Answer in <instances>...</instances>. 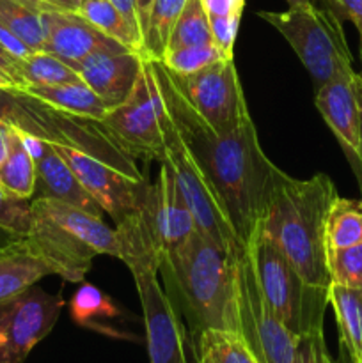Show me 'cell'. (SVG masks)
<instances>
[{
  "mask_svg": "<svg viewBox=\"0 0 362 363\" xmlns=\"http://www.w3.org/2000/svg\"><path fill=\"white\" fill-rule=\"evenodd\" d=\"M153 67L165 108L215 184L234 233L247 248L283 170L263 152L251 116L231 130L215 131L185 98L162 60H153Z\"/></svg>",
  "mask_w": 362,
  "mask_h": 363,
  "instance_id": "cell-1",
  "label": "cell"
},
{
  "mask_svg": "<svg viewBox=\"0 0 362 363\" xmlns=\"http://www.w3.org/2000/svg\"><path fill=\"white\" fill-rule=\"evenodd\" d=\"M238 257L194 233L187 243L160 259L163 289L194 339L206 330L240 333Z\"/></svg>",
  "mask_w": 362,
  "mask_h": 363,
  "instance_id": "cell-2",
  "label": "cell"
},
{
  "mask_svg": "<svg viewBox=\"0 0 362 363\" xmlns=\"http://www.w3.org/2000/svg\"><path fill=\"white\" fill-rule=\"evenodd\" d=\"M337 190L327 174L295 179L280 172L258 230L272 241L307 282L329 287L325 222Z\"/></svg>",
  "mask_w": 362,
  "mask_h": 363,
  "instance_id": "cell-3",
  "label": "cell"
},
{
  "mask_svg": "<svg viewBox=\"0 0 362 363\" xmlns=\"http://www.w3.org/2000/svg\"><path fill=\"white\" fill-rule=\"evenodd\" d=\"M116 230L121 245V261H124L133 275L142 305L149 362L187 363V328L158 280L162 252L146 199L133 215L117 223Z\"/></svg>",
  "mask_w": 362,
  "mask_h": 363,
  "instance_id": "cell-4",
  "label": "cell"
},
{
  "mask_svg": "<svg viewBox=\"0 0 362 363\" xmlns=\"http://www.w3.org/2000/svg\"><path fill=\"white\" fill-rule=\"evenodd\" d=\"M31 208L27 241L62 280L82 282L96 255L121 259L117 230L102 216L53 199H32Z\"/></svg>",
  "mask_w": 362,
  "mask_h": 363,
  "instance_id": "cell-5",
  "label": "cell"
},
{
  "mask_svg": "<svg viewBox=\"0 0 362 363\" xmlns=\"http://www.w3.org/2000/svg\"><path fill=\"white\" fill-rule=\"evenodd\" d=\"M0 121H6L31 140L77 149L133 179H146L137 162L110 140L98 121L62 112L25 89L0 87Z\"/></svg>",
  "mask_w": 362,
  "mask_h": 363,
  "instance_id": "cell-6",
  "label": "cell"
},
{
  "mask_svg": "<svg viewBox=\"0 0 362 363\" xmlns=\"http://www.w3.org/2000/svg\"><path fill=\"white\" fill-rule=\"evenodd\" d=\"M258 14L290 43L316 89L334 78L355 73L343 25L332 7H319L309 0L290 6L287 11H259Z\"/></svg>",
  "mask_w": 362,
  "mask_h": 363,
  "instance_id": "cell-7",
  "label": "cell"
},
{
  "mask_svg": "<svg viewBox=\"0 0 362 363\" xmlns=\"http://www.w3.org/2000/svg\"><path fill=\"white\" fill-rule=\"evenodd\" d=\"M247 252L259 289L284 326L298 337L323 332L329 287L307 282L290 259L259 233L254 234Z\"/></svg>",
  "mask_w": 362,
  "mask_h": 363,
  "instance_id": "cell-8",
  "label": "cell"
},
{
  "mask_svg": "<svg viewBox=\"0 0 362 363\" xmlns=\"http://www.w3.org/2000/svg\"><path fill=\"white\" fill-rule=\"evenodd\" d=\"M163 142H165V149H163L162 162L169 163L172 169L197 233L202 234L206 240L220 245L229 254H245L247 248L234 233V227L215 184L212 183L204 167L201 165L199 158L180 133L169 110H167L165 124H163Z\"/></svg>",
  "mask_w": 362,
  "mask_h": 363,
  "instance_id": "cell-9",
  "label": "cell"
},
{
  "mask_svg": "<svg viewBox=\"0 0 362 363\" xmlns=\"http://www.w3.org/2000/svg\"><path fill=\"white\" fill-rule=\"evenodd\" d=\"M165 105L151 59H144L130 96L99 121L110 140L130 158L162 162Z\"/></svg>",
  "mask_w": 362,
  "mask_h": 363,
  "instance_id": "cell-10",
  "label": "cell"
},
{
  "mask_svg": "<svg viewBox=\"0 0 362 363\" xmlns=\"http://www.w3.org/2000/svg\"><path fill=\"white\" fill-rule=\"evenodd\" d=\"M236 294L240 333L261 363H295L300 337L284 326L266 303L248 252L238 257Z\"/></svg>",
  "mask_w": 362,
  "mask_h": 363,
  "instance_id": "cell-11",
  "label": "cell"
},
{
  "mask_svg": "<svg viewBox=\"0 0 362 363\" xmlns=\"http://www.w3.org/2000/svg\"><path fill=\"white\" fill-rule=\"evenodd\" d=\"M62 308L60 294H48L35 286L0 301V363L27 360L52 332Z\"/></svg>",
  "mask_w": 362,
  "mask_h": 363,
  "instance_id": "cell-12",
  "label": "cell"
},
{
  "mask_svg": "<svg viewBox=\"0 0 362 363\" xmlns=\"http://www.w3.org/2000/svg\"><path fill=\"white\" fill-rule=\"evenodd\" d=\"M172 77L185 98L215 131L231 130L251 116L234 59H220L194 74Z\"/></svg>",
  "mask_w": 362,
  "mask_h": 363,
  "instance_id": "cell-13",
  "label": "cell"
},
{
  "mask_svg": "<svg viewBox=\"0 0 362 363\" xmlns=\"http://www.w3.org/2000/svg\"><path fill=\"white\" fill-rule=\"evenodd\" d=\"M57 149L77 174L85 190L98 201L103 211L109 213L116 225L141 208L148 195V181L133 179L77 149Z\"/></svg>",
  "mask_w": 362,
  "mask_h": 363,
  "instance_id": "cell-14",
  "label": "cell"
},
{
  "mask_svg": "<svg viewBox=\"0 0 362 363\" xmlns=\"http://www.w3.org/2000/svg\"><path fill=\"white\" fill-rule=\"evenodd\" d=\"M43 16L46 25V43L43 52L59 57L71 67H77L92 53L128 50L73 11L48 7Z\"/></svg>",
  "mask_w": 362,
  "mask_h": 363,
  "instance_id": "cell-15",
  "label": "cell"
},
{
  "mask_svg": "<svg viewBox=\"0 0 362 363\" xmlns=\"http://www.w3.org/2000/svg\"><path fill=\"white\" fill-rule=\"evenodd\" d=\"M160 163L162 167H160L158 179L149 183L148 211L160 252L165 255L187 243L192 234L197 233V229L187 201L177 186L172 169L169 163Z\"/></svg>",
  "mask_w": 362,
  "mask_h": 363,
  "instance_id": "cell-16",
  "label": "cell"
},
{
  "mask_svg": "<svg viewBox=\"0 0 362 363\" xmlns=\"http://www.w3.org/2000/svg\"><path fill=\"white\" fill-rule=\"evenodd\" d=\"M357 73V71H355ZM353 74L334 78L316 89V108L332 130L341 147L346 152L355 174L361 179V117L355 94Z\"/></svg>",
  "mask_w": 362,
  "mask_h": 363,
  "instance_id": "cell-17",
  "label": "cell"
},
{
  "mask_svg": "<svg viewBox=\"0 0 362 363\" xmlns=\"http://www.w3.org/2000/svg\"><path fill=\"white\" fill-rule=\"evenodd\" d=\"M28 142L31 147L35 149V152L32 151L35 158V190L32 199H53L96 216H103V208L85 190L59 149L46 142H35L31 138Z\"/></svg>",
  "mask_w": 362,
  "mask_h": 363,
  "instance_id": "cell-18",
  "label": "cell"
},
{
  "mask_svg": "<svg viewBox=\"0 0 362 363\" xmlns=\"http://www.w3.org/2000/svg\"><path fill=\"white\" fill-rule=\"evenodd\" d=\"M146 57L138 52H98L82 60L75 69L110 108L130 96Z\"/></svg>",
  "mask_w": 362,
  "mask_h": 363,
  "instance_id": "cell-19",
  "label": "cell"
},
{
  "mask_svg": "<svg viewBox=\"0 0 362 363\" xmlns=\"http://www.w3.org/2000/svg\"><path fill=\"white\" fill-rule=\"evenodd\" d=\"M48 275H55V272L32 248L27 238L0 247V301L35 286L38 280Z\"/></svg>",
  "mask_w": 362,
  "mask_h": 363,
  "instance_id": "cell-20",
  "label": "cell"
},
{
  "mask_svg": "<svg viewBox=\"0 0 362 363\" xmlns=\"http://www.w3.org/2000/svg\"><path fill=\"white\" fill-rule=\"evenodd\" d=\"M35 98L50 103L55 108L71 116L84 117L91 121H102L110 110V105L103 101L85 82H71L59 85H31L25 89Z\"/></svg>",
  "mask_w": 362,
  "mask_h": 363,
  "instance_id": "cell-21",
  "label": "cell"
},
{
  "mask_svg": "<svg viewBox=\"0 0 362 363\" xmlns=\"http://www.w3.org/2000/svg\"><path fill=\"white\" fill-rule=\"evenodd\" d=\"M329 305L336 315L341 347L351 363H362V289L329 286Z\"/></svg>",
  "mask_w": 362,
  "mask_h": 363,
  "instance_id": "cell-22",
  "label": "cell"
},
{
  "mask_svg": "<svg viewBox=\"0 0 362 363\" xmlns=\"http://www.w3.org/2000/svg\"><path fill=\"white\" fill-rule=\"evenodd\" d=\"M13 128V126H11ZM0 190L16 199L32 201L35 190V158L31 142L13 128L9 155L0 165Z\"/></svg>",
  "mask_w": 362,
  "mask_h": 363,
  "instance_id": "cell-23",
  "label": "cell"
},
{
  "mask_svg": "<svg viewBox=\"0 0 362 363\" xmlns=\"http://www.w3.org/2000/svg\"><path fill=\"white\" fill-rule=\"evenodd\" d=\"M45 2L38 0H0V23L6 25L32 52H41L46 43Z\"/></svg>",
  "mask_w": 362,
  "mask_h": 363,
  "instance_id": "cell-24",
  "label": "cell"
},
{
  "mask_svg": "<svg viewBox=\"0 0 362 363\" xmlns=\"http://www.w3.org/2000/svg\"><path fill=\"white\" fill-rule=\"evenodd\" d=\"M197 363H261L238 332L206 330L195 337Z\"/></svg>",
  "mask_w": 362,
  "mask_h": 363,
  "instance_id": "cell-25",
  "label": "cell"
},
{
  "mask_svg": "<svg viewBox=\"0 0 362 363\" xmlns=\"http://www.w3.org/2000/svg\"><path fill=\"white\" fill-rule=\"evenodd\" d=\"M358 243H362V201L337 195L327 215L325 248L339 250Z\"/></svg>",
  "mask_w": 362,
  "mask_h": 363,
  "instance_id": "cell-26",
  "label": "cell"
},
{
  "mask_svg": "<svg viewBox=\"0 0 362 363\" xmlns=\"http://www.w3.org/2000/svg\"><path fill=\"white\" fill-rule=\"evenodd\" d=\"M78 14L131 52L142 53V38L110 0H84ZM144 55V53H142Z\"/></svg>",
  "mask_w": 362,
  "mask_h": 363,
  "instance_id": "cell-27",
  "label": "cell"
},
{
  "mask_svg": "<svg viewBox=\"0 0 362 363\" xmlns=\"http://www.w3.org/2000/svg\"><path fill=\"white\" fill-rule=\"evenodd\" d=\"M187 0H153L144 34H142V53L146 59L162 60L167 52L170 34L183 11Z\"/></svg>",
  "mask_w": 362,
  "mask_h": 363,
  "instance_id": "cell-28",
  "label": "cell"
},
{
  "mask_svg": "<svg viewBox=\"0 0 362 363\" xmlns=\"http://www.w3.org/2000/svg\"><path fill=\"white\" fill-rule=\"evenodd\" d=\"M18 69L25 89L31 85H59L82 80L75 67L43 50L32 52L23 60H18Z\"/></svg>",
  "mask_w": 362,
  "mask_h": 363,
  "instance_id": "cell-29",
  "label": "cell"
},
{
  "mask_svg": "<svg viewBox=\"0 0 362 363\" xmlns=\"http://www.w3.org/2000/svg\"><path fill=\"white\" fill-rule=\"evenodd\" d=\"M209 43H213L212 28H209V18L202 7V2L201 0H187L172 28L167 52L188 48V46L209 45Z\"/></svg>",
  "mask_w": 362,
  "mask_h": 363,
  "instance_id": "cell-30",
  "label": "cell"
},
{
  "mask_svg": "<svg viewBox=\"0 0 362 363\" xmlns=\"http://www.w3.org/2000/svg\"><path fill=\"white\" fill-rule=\"evenodd\" d=\"M71 318L77 325L87 328H102V319H112L119 314L114 301L103 291L91 284H84L70 301Z\"/></svg>",
  "mask_w": 362,
  "mask_h": 363,
  "instance_id": "cell-31",
  "label": "cell"
},
{
  "mask_svg": "<svg viewBox=\"0 0 362 363\" xmlns=\"http://www.w3.org/2000/svg\"><path fill=\"white\" fill-rule=\"evenodd\" d=\"M330 284L362 289V243L353 247L327 250Z\"/></svg>",
  "mask_w": 362,
  "mask_h": 363,
  "instance_id": "cell-32",
  "label": "cell"
},
{
  "mask_svg": "<svg viewBox=\"0 0 362 363\" xmlns=\"http://www.w3.org/2000/svg\"><path fill=\"white\" fill-rule=\"evenodd\" d=\"M220 59H226L219 48L213 43L201 46H188V48L174 50V52H167L163 55L162 64L177 77H187V74H194L197 71L204 69V67L212 66L213 62Z\"/></svg>",
  "mask_w": 362,
  "mask_h": 363,
  "instance_id": "cell-33",
  "label": "cell"
},
{
  "mask_svg": "<svg viewBox=\"0 0 362 363\" xmlns=\"http://www.w3.org/2000/svg\"><path fill=\"white\" fill-rule=\"evenodd\" d=\"M32 201L16 199L0 190V229L13 238H27L32 225Z\"/></svg>",
  "mask_w": 362,
  "mask_h": 363,
  "instance_id": "cell-34",
  "label": "cell"
},
{
  "mask_svg": "<svg viewBox=\"0 0 362 363\" xmlns=\"http://www.w3.org/2000/svg\"><path fill=\"white\" fill-rule=\"evenodd\" d=\"M209 28H212L213 45L222 52L226 59H234V41H236L238 28H240L241 14L231 16H208Z\"/></svg>",
  "mask_w": 362,
  "mask_h": 363,
  "instance_id": "cell-35",
  "label": "cell"
},
{
  "mask_svg": "<svg viewBox=\"0 0 362 363\" xmlns=\"http://www.w3.org/2000/svg\"><path fill=\"white\" fill-rule=\"evenodd\" d=\"M295 363H334L325 346L323 332L300 337L295 354Z\"/></svg>",
  "mask_w": 362,
  "mask_h": 363,
  "instance_id": "cell-36",
  "label": "cell"
},
{
  "mask_svg": "<svg viewBox=\"0 0 362 363\" xmlns=\"http://www.w3.org/2000/svg\"><path fill=\"white\" fill-rule=\"evenodd\" d=\"M0 45L6 48V52L14 60H23L25 57H28L32 53V50L18 35H14L4 23H0Z\"/></svg>",
  "mask_w": 362,
  "mask_h": 363,
  "instance_id": "cell-37",
  "label": "cell"
},
{
  "mask_svg": "<svg viewBox=\"0 0 362 363\" xmlns=\"http://www.w3.org/2000/svg\"><path fill=\"white\" fill-rule=\"evenodd\" d=\"M208 16H231L241 14L245 0H201Z\"/></svg>",
  "mask_w": 362,
  "mask_h": 363,
  "instance_id": "cell-38",
  "label": "cell"
},
{
  "mask_svg": "<svg viewBox=\"0 0 362 363\" xmlns=\"http://www.w3.org/2000/svg\"><path fill=\"white\" fill-rule=\"evenodd\" d=\"M337 13L343 14L344 18L355 25L361 38V59H362V0H337Z\"/></svg>",
  "mask_w": 362,
  "mask_h": 363,
  "instance_id": "cell-39",
  "label": "cell"
},
{
  "mask_svg": "<svg viewBox=\"0 0 362 363\" xmlns=\"http://www.w3.org/2000/svg\"><path fill=\"white\" fill-rule=\"evenodd\" d=\"M110 2H112L114 6H116L124 16H126V20L133 25L135 30H137L142 38L141 21H138V13H137V0H110Z\"/></svg>",
  "mask_w": 362,
  "mask_h": 363,
  "instance_id": "cell-40",
  "label": "cell"
},
{
  "mask_svg": "<svg viewBox=\"0 0 362 363\" xmlns=\"http://www.w3.org/2000/svg\"><path fill=\"white\" fill-rule=\"evenodd\" d=\"M11 133H13V128H11V124H7L6 121H0V165L6 162L7 155H9Z\"/></svg>",
  "mask_w": 362,
  "mask_h": 363,
  "instance_id": "cell-41",
  "label": "cell"
},
{
  "mask_svg": "<svg viewBox=\"0 0 362 363\" xmlns=\"http://www.w3.org/2000/svg\"><path fill=\"white\" fill-rule=\"evenodd\" d=\"M353 85H355V94H357V103H358V117H361V152H358V158H361V184H362V71L361 73H355Z\"/></svg>",
  "mask_w": 362,
  "mask_h": 363,
  "instance_id": "cell-42",
  "label": "cell"
},
{
  "mask_svg": "<svg viewBox=\"0 0 362 363\" xmlns=\"http://www.w3.org/2000/svg\"><path fill=\"white\" fill-rule=\"evenodd\" d=\"M43 2L48 4L50 7H55V9L73 11V13H78V9H80L84 0H43Z\"/></svg>",
  "mask_w": 362,
  "mask_h": 363,
  "instance_id": "cell-43",
  "label": "cell"
},
{
  "mask_svg": "<svg viewBox=\"0 0 362 363\" xmlns=\"http://www.w3.org/2000/svg\"><path fill=\"white\" fill-rule=\"evenodd\" d=\"M153 0H137V13H138V21H141V32L144 34L146 21H148L149 11H151Z\"/></svg>",
  "mask_w": 362,
  "mask_h": 363,
  "instance_id": "cell-44",
  "label": "cell"
},
{
  "mask_svg": "<svg viewBox=\"0 0 362 363\" xmlns=\"http://www.w3.org/2000/svg\"><path fill=\"white\" fill-rule=\"evenodd\" d=\"M13 240H16V238H13V236H11V234H7L6 230L0 229V247H4V245L11 243V241H13Z\"/></svg>",
  "mask_w": 362,
  "mask_h": 363,
  "instance_id": "cell-45",
  "label": "cell"
},
{
  "mask_svg": "<svg viewBox=\"0 0 362 363\" xmlns=\"http://www.w3.org/2000/svg\"><path fill=\"white\" fill-rule=\"evenodd\" d=\"M287 4H290V6H298V4H305V2H309V0H286Z\"/></svg>",
  "mask_w": 362,
  "mask_h": 363,
  "instance_id": "cell-46",
  "label": "cell"
},
{
  "mask_svg": "<svg viewBox=\"0 0 362 363\" xmlns=\"http://www.w3.org/2000/svg\"><path fill=\"white\" fill-rule=\"evenodd\" d=\"M0 55H2V57H7V59H13V57H11L9 53L6 52V48H4L2 45H0ZM13 60H14V59H13ZM16 62H18V60H16Z\"/></svg>",
  "mask_w": 362,
  "mask_h": 363,
  "instance_id": "cell-47",
  "label": "cell"
},
{
  "mask_svg": "<svg viewBox=\"0 0 362 363\" xmlns=\"http://www.w3.org/2000/svg\"><path fill=\"white\" fill-rule=\"evenodd\" d=\"M38 2H43V0H38ZM46 6H48V4H46Z\"/></svg>",
  "mask_w": 362,
  "mask_h": 363,
  "instance_id": "cell-48",
  "label": "cell"
}]
</instances>
